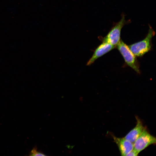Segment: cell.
Returning a JSON list of instances; mask_svg holds the SVG:
<instances>
[{"label": "cell", "mask_w": 156, "mask_h": 156, "mask_svg": "<svg viewBox=\"0 0 156 156\" xmlns=\"http://www.w3.org/2000/svg\"><path fill=\"white\" fill-rule=\"evenodd\" d=\"M125 22L124 16H123L121 20L103 39V42L116 46L120 40L121 31Z\"/></svg>", "instance_id": "277c9868"}, {"label": "cell", "mask_w": 156, "mask_h": 156, "mask_svg": "<svg viewBox=\"0 0 156 156\" xmlns=\"http://www.w3.org/2000/svg\"><path fill=\"white\" fill-rule=\"evenodd\" d=\"M137 124L124 137L125 139L133 143L136 140L146 129L142 122L137 117H136Z\"/></svg>", "instance_id": "52a82bcc"}, {"label": "cell", "mask_w": 156, "mask_h": 156, "mask_svg": "<svg viewBox=\"0 0 156 156\" xmlns=\"http://www.w3.org/2000/svg\"><path fill=\"white\" fill-rule=\"evenodd\" d=\"M156 142V138L145 129L133 143V149L139 153L150 145L155 144Z\"/></svg>", "instance_id": "3957f363"}, {"label": "cell", "mask_w": 156, "mask_h": 156, "mask_svg": "<svg viewBox=\"0 0 156 156\" xmlns=\"http://www.w3.org/2000/svg\"><path fill=\"white\" fill-rule=\"evenodd\" d=\"M114 142L117 144L121 155H127L133 148V144L124 138H118L113 136Z\"/></svg>", "instance_id": "8992f818"}, {"label": "cell", "mask_w": 156, "mask_h": 156, "mask_svg": "<svg viewBox=\"0 0 156 156\" xmlns=\"http://www.w3.org/2000/svg\"><path fill=\"white\" fill-rule=\"evenodd\" d=\"M116 47L109 43L103 42L94 50L92 57L87 63L86 65H91L98 58L114 49Z\"/></svg>", "instance_id": "5b68a950"}, {"label": "cell", "mask_w": 156, "mask_h": 156, "mask_svg": "<svg viewBox=\"0 0 156 156\" xmlns=\"http://www.w3.org/2000/svg\"><path fill=\"white\" fill-rule=\"evenodd\" d=\"M139 153L133 148V149L126 156H137L138 155Z\"/></svg>", "instance_id": "9c48e42d"}, {"label": "cell", "mask_w": 156, "mask_h": 156, "mask_svg": "<svg viewBox=\"0 0 156 156\" xmlns=\"http://www.w3.org/2000/svg\"><path fill=\"white\" fill-rule=\"evenodd\" d=\"M30 155L31 156H45V155L43 153L41 152H39L37 150L36 147H35L31 151L30 153Z\"/></svg>", "instance_id": "ba28073f"}, {"label": "cell", "mask_w": 156, "mask_h": 156, "mask_svg": "<svg viewBox=\"0 0 156 156\" xmlns=\"http://www.w3.org/2000/svg\"><path fill=\"white\" fill-rule=\"evenodd\" d=\"M155 34L153 30L150 27L148 33L144 39L128 46L135 56L141 57L151 50V39Z\"/></svg>", "instance_id": "6da1fadb"}, {"label": "cell", "mask_w": 156, "mask_h": 156, "mask_svg": "<svg viewBox=\"0 0 156 156\" xmlns=\"http://www.w3.org/2000/svg\"><path fill=\"white\" fill-rule=\"evenodd\" d=\"M116 46L126 64L137 73H140L139 67L135 56L130 50L128 46L120 40Z\"/></svg>", "instance_id": "7a4b0ae2"}]
</instances>
